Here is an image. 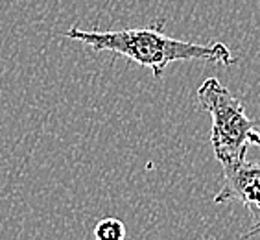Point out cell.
I'll list each match as a JSON object with an SVG mask.
<instances>
[{"instance_id": "6da1fadb", "label": "cell", "mask_w": 260, "mask_h": 240, "mask_svg": "<svg viewBox=\"0 0 260 240\" xmlns=\"http://www.w3.org/2000/svg\"><path fill=\"white\" fill-rule=\"evenodd\" d=\"M165 20H155L146 28H125V30H81L72 26L63 32L65 37L80 41L94 52H113L151 69L155 78H160L166 65L172 61H210L231 67L236 59L223 43L198 45L168 37L162 32Z\"/></svg>"}, {"instance_id": "7a4b0ae2", "label": "cell", "mask_w": 260, "mask_h": 240, "mask_svg": "<svg viewBox=\"0 0 260 240\" xmlns=\"http://www.w3.org/2000/svg\"><path fill=\"white\" fill-rule=\"evenodd\" d=\"M201 109L212 116L210 144L221 168L245 161L249 146L260 148L256 122L245 113V107L223 83L209 78L198 89Z\"/></svg>"}, {"instance_id": "3957f363", "label": "cell", "mask_w": 260, "mask_h": 240, "mask_svg": "<svg viewBox=\"0 0 260 240\" xmlns=\"http://www.w3.org/2000/svg\"><path fill=\"white\" fill-rule=\"evenodd\" d=\"M240 201L249 211L253 227L242 235V238L260 235V163L245 159L238 165L223 168V187L214 196L216 205Z\"/></svg>"}, {"instance_id": "277c9868", "label": "cell", "mask_w": 260, "mask_h": 240, "mask_svg": "<svg viewBox=\"0 0 260 240\" xmlns=\"http://www.w3.org/2000/svg\"><path fill=\"white\" fill-rule=\"evenodd\" d=\"M94 240H125V225L118 218H104L94 227Z\"/></svg>"}]
</instances>
